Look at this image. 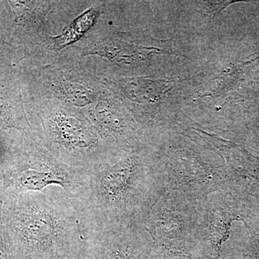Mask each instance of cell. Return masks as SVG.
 Returning a JSON list of instances; mask_svg holds the SVG:
<instances>
[{
  "label": "cell",
  "mask_w": 259,
  "mask_h": 259,
  "mask_svg": "<svg viewBox=\"0 0 259 259\" xmlns=\"http://www.w3.org/2000/svg\"><path fill=\"white\" fill-rule=\"evenodd\" d=\"M5 207L6 232L17 259H82L79 202L59 187L15 193Z\"/></svg>",
  "instance_id": "obj_1"
},
{
  "label": "cell",
  "mask_w": 259,
  "mask_h": 259,
  "mask_svg": "<svg viewBox=\"0 0 259 259\" xmlns=\"http://www.w3.org/2000/svg\"><path fill=\"white\" fill-rule=\"evenodd\" d=\"M165 191L159 160L141 142L115 161L89 172L79 202L83 223H142Z\"/></svg>",
  "instance_id": "obj_2"
},
{
  "label": "cell",
  "mask_w": 259,
  "mask_h": 259,
  "mask_svg": "<svg viewBox=\"0 0 259 259\" xmlns=\"http://www.w3.org/2000/svg\"><path fill=\"white\" fill-rule=\"evenodd\" d=\"M27 117L32 136L61 163L90 172L124 154L79 109L54 99L31 98Z\"/></svg>",
  "instance_id": "obj_3"
},
{
  "label": "cell",
  "mask_w": 259,
  "mask_h": 259,
  "mask_svg": "<svg viewBox=\"0 0 259 259\" xmlns=\"http://www.w3.org/2000/svg\"><path fill=\"white\" fill-rule=\"evenodd\" d=\"M88 172L76 171L54 158L32 134L24 136L18 166L5 177L15 193L38 192L59 187L78 202L82 198Z\"/></svg>",
  "instance_id": "obj_4"
},
{
  "label": "cell",
  "mask_w": 259,
  "mask_h": 259,
  "mask_svg": "<svg viewBox=\"0 0 259 259\" xmlns=\"http://www.w3.org/2000/svg\"><path fill=\"white\" fill-rule=\"evenodd\" d=\"M31 66V98L54 99L84 111L110 90L79 63L56 61Z\"/></svg>",
  "instance_id": "obj_5"
},
{
  "label": "cell",
  "mask_w": 259,
  "mask_h": 259,
  "mask_svg": "<svg viewBox=\"0 0 259 259\" xmlns=\"http://www.w3.org/2000/svg\"><path fill=\"white\" fill-rule=\"evenodd\" d=\"M160 166L166 191L192 202H199L213 192L231 189L224 165L189 150L177 151L160 162Z\"/></svg>",
  "instance_id": "obj_6"
},
{
  "label": "cell",
  "mask_w": 259,
  "mask_h": 259,
  "mask_svg": "<svg viewBox=\"0 0 259 259\" xmlns=\"http://www.w3.org/2000/svg\"><path fill=\"white\" fill-rule=\"evenodd\" d=\"M151 244L141 223L84 225L82 259H148Z\"/></svg>",
  "instance_id": "obj_7"
},
{
  "label": "cell",
  "mask_w": 259,
  "mask_h": 259,
  "mask_svg": "<svg viewBox=\"0 0 259 259\" xmlns=\"http://www.w3.org/2000/svg\"><path fill=\"white\" fill-rule=\"evenodd\" d=\"M142 226L152 243L197 241L198 202L165 191L146 214Z\"/></svg>",
  "instance_id": "obj_8"
},
{
  "label": "cell",
  "mask_w": 259,
  "mask_h": 259,
  "mask_svg": "<svg viewBox=\"0 0 259 259\" xmlns=\"http://www.w3.org/2000/svg\"><path fill=\"white\" fill-rule=\"evenodd\" d=\"M236 192L231 189L218 191L198 202L197 241L208 259H221L233 221L246 225L245 216L236 207Z\"/></svg>",
  "instance_id": "obj_9"
},
{
  "label": "cell",
  "mask_w": 259,
  "mask_h": 259,
  "mask_svg": "<svg viewBox=\"0 0 259 259\" xmlns=\"http://www.w3.org/2000/svg\"><path fill=\"white\" fill-rule=\"evenodd\" d=\"M105 3L93 2L90 8L65 26L59 35H47L28 56L30 65L44 66L52 64L63 51L80 41L103 13Z\"/></svg>",
  "instance_id": "obj_10"
},
{
  "label": "cell",
  "mask_w": 259,
  "mask_h": 259,
  "mask_svg": "<svg viewBox=\"0 0 259 259\" xmlns=\"http://www.w3.org/2000/svg\"><path fill=\"white\" fill-rule=\"evenodd\" d=\"M14 13L15 36L28 56L49 35L47 16L55 6L54 1L10 2Z\"/></svg>",
  "instance_id": "obj_11"
},
{
  "label": "cell",
  "mask_w": 259,
  "mask_h": 259,
  "mask_svg": "<svg viewBox=\"0 0 259 259\" xmlns=\"http://www.w3.org/2000/svg\"><path fill=\"white\" fill-rule=\"evenodd\" d=\"M27 119L23 100L11 90H0V131L15 128L23 131Z\"/></svg>",
  "instance_id": "obj_12"
},
{
  "label": "cell",
  "mask_w": 259,
  "mask_h": 259,
  "mask_svg": "<svg viewBox=\"0 0 259 259\" xmlns=\"http://www.w3.org/2000/svg\"><path fill=\"white\" fill-rule=\"evenodd\" d=\"M249 253L253 258L259 259V233L250 243Z\"/></svg>",
  "instance_id": "obj_13"
},
{
  "label": "cell",
  "mask_w": 259,
  "mask_h": 259,
  "mask_svg": "<svg viewBox=\"0 0 259 259\" xmlns=\"http://www.w3.org/2000/svg\"><path fill=\"white\" fill-rule=\"evenodd\" d=\"M4 89H6V90H11V91L14 92V93H15L16 94H18L19 96L20 97V98L22 99V100H23V97H22L21 94H20V89L16 88H4ZM25 115H26V112H25ZM26 119H27L26 128L23 131H21L22 133L29 132V131H30V123H29L28 120V117H27V115H26Z\"/></svg>",
  "instance_id": "obj_14"
},
{
  "label": "cell",
  "mask_w": 259,
  "mask_h": 259,
  "mask_svg": "<svg viewBox=\"0 0 259 259\" xmlns=\"http://www.w3.org/2000/svg\"><path fill=\"white\" fill-rule=\"evenodd\" d=\"M7 188H8V186H7L6 179H5V177L3 178V177L0 176V207H1L2 204V192Z\"/></svg>",
  "instance_id": "obj_15"
}]
</instances>
